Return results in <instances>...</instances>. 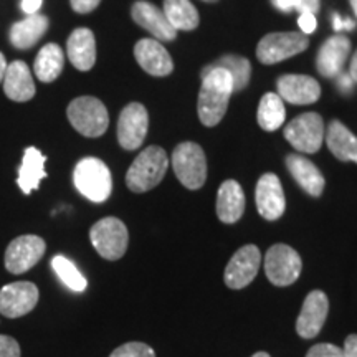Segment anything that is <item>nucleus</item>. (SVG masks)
I'll use <instances>...</instances> for the list:
<instances>
[{
    "label": "nucleus",
    "instance_id": "7ed1b4c3",
    "mask_svg": "<svg viewBox=\"0 0 357 357\" xmlns=\"http://www.w3.org/2000/svg\"><path fill=\"white\" fill-rule=\"evenodd\" d=\"M73 182L83 197L96 204L105 202L113 190V178L108 166L96 158L79 160L75 167Z\"/></svg>",
    "mask_w": 357,
    "mask_h": 357
},
{
    "label": "nucleus",
    "instance_id": "c85d7f7f",
    "mask_svg": "<svg viewBox=\"0 0 357 357\" xmlns=\"http://www.w3.org/2000/svg\"><path fill=\"white\" fill-rule=\"evenodd\" d=\"M287 111H284L283 100L275 93H266L261 98L258 106V124L268 132H273L283 126Z\"/></svg>",
    "mask_w": 357,
    "mask_h": 357
},
{
    "label": "nucleus",
    "instance_id": "e433bc0d",
    "mask_svg": "<svg viewBox=\"0 0 357 357\" xmlns=\"http://www.w3.org/2000/svg\"><path fill=\"white\" fill-rule=\"evenodd\" d=\"M344 357H357V334H351L344 341Z\"/></svg>",
    "mask_w": 357,
    "mask_h": 357
},
{
    "label": "nucleus",
    "instance_id": "f8f14e48",
    "mask_svg": "<svg viewBox=\"0 0 357 357\" xmlns=\"http://www.w3.org/2000/svg\"><path fill=\"white\" fill-rule=\"evenodd\" d=\"M149 116L141 102H131L121 111L118 121V141L123 149H137L146 139Z\"/></svg>",
    "mask_w": 357,
    "mask_h": 357
},
{
    "label": "nucleus",
    "instance_id": "c03bdc74",
    "mask_svg": "<svg viewBox=\"0 0 357 357\" xmlns=\"http://www.w3.org/2000/svg\"><path fill=\"white\" fill-rule=\"evenodd\" d=\"M6 70H7V61L6 56L0 53V82H3V77H6Z\"/></svg>",
    "mask_w": 357,
    "mask_h": 357
},
{
    "label": "nucleus",
    "instance_id": "4be33fe9",
    "mask_svg": "<svg viewBox=\"0 0 357 357\" xmlns=\"http://www.w3.org/2000/svg\"><path fill=\"white\" fill-rule=\"evenodd\" d=\"M288 171L291 172L294 181L301 185V189L307 192L311 197H319L324 190V177L323 174L310 159L303 155L291 154L287 158Z\"/></svg>",
    "mask_w": 357,
    "mask_h": 357
},
{
    "label": "nucleus",
    "instance_id": "dca6fc26",
    "mask_svg": "<svg viewBox=\"0 0 357 357\" xmlns=\"http://www.w3.org/2000/svg\"><path fill=\"white\" fill-rule=\"evenodd\" d=\"M134 56H136L141 68L153 77H167L174 68L171 55L158 40H139L134 47Z\"/></svg>",
    "mask_w": 357,
    "mask_h": 357
},
{
    "label": "nucleus",
    "instance_id": "cd10ccee",
    "mask_svg": "<svg viewBox=\"0 0 357 357\" xmlns=\"http://www.w3.org/2000/svg\"><path fill=\"white\" fill-rule=\"evenodd\" d=\"M164 13H166L169 24L176 30L197 29L199 12L190 0H164Z\"/></svg>",
    "mask_w": 357,
    "mask_h": 357
},
{
    "label": "nucleus",
    "instance_id": "9b49d317",
    "mask_svg": "<svg viewBox=\"0 0 357 357\" xmlns=\"http://www.w3.org/2000/svg\"><path fill=\"white\" fill-rule=\"evenodd\" d=\"M261 253L255 245H245L236 250L229 265L225 268V284L231 289H242L248 287L260 270Z\"/></svg>",
    "mask_w": 357,
    "mask_h": 357
},
{
    "label": "nucleus",
    "instance_id": "49530a36",
    "mask_svg": "<svg viewBox=\"0 0 357 357\" xmlns=\"http://www.w3.org/2000/svg\"><path fill=\"white\" fill-rule=\"evenodd\" d=\"M252 357H270V354H266V352H257V354H253Z\"/></svg>",
    "mask_w": 357,
    "mask_h": 357
},
{
    "label": "nucleus",
    "instance_id": "1a4fd4ad",
    "mask_svg": "<svg viewBox=\"0 0 357 357\" xmlns=\"http://www.w3.org/2000/svg\"><path fill=\"white\" fill-rule=\"evenodd\" d=\"M284 137L301 153H318L324 139L323 118L318 113L300 114L284 128Z\"/></svg>",
    "mask_w": 357,
    "mask_h": 357
},
{
    "label": "nucleus",
    "instance_id": "b1692460",
    "mask_svg": "<svg viewBox=\"0 0 357 357\" xmlns=\"http://www.w3.org/2000/svg\"><path fill=\"white\" fill-rule=\"evenodd\" d=\"M48 30V19L42 13L26 15L24 20L17 22L10 29V43L17 50H29L35 47L38 40Z\"/></svg>",
    "mask_w": 357,
    "mask_h": 357
},
{
    "label": "nucleus",
    "instance_id": "20e7f679",
    "mask_svg": "<svg viewBox=\"0 0 357 357\" xmlns=\"http://www.w3.org/2000/svg\"><path fill=\"white\" fill-rule=\"evenodd\" d=\"M66 114H68L71 126L86 137H100L108 129V109L98 98H77L70 102Z\"/></svg>",
    "mask_w": 357,
    "mask_h": 357
},
{
    "label": "nucleus",
    "instance_id": "58836bf2",
    "mask_svg": "<svg viewBox=\"0 0 357 357\" xmlns=\"http://www.w3.org/2000/svg\"><path fill=\"white\" fill-rule=\"evenodd\" d=\"M273 6L281 12H291L300 6V0H273Z\"/></svg>",
    "mask_w": 357,
    "mask_h": 357
},
{
    "label": "nucleus",
    "instance_id": "473e14b6",
    "mask_svg": "<svg viewBox=\"0 0 357 357\" xmlns=\"http://www.w3.org/2000/svg\"><path fill=\"white\" fill-rule=\"evenodd\" d=\"M306 357H344V351L342 347L329 344V342H321V344L312 346Z\"/></svg>",
    "mask_w": 357,
    "mask_h": 357
},
{
    "label": "nucleus",
    "instance_id": "72a5a7b5",
    "mask_svg": "<svg viewBox=\"0 0 357 357\" xmlns=\"http://www.w3.org/2000/svg\"><path fill=\"white\" fill-rule=\"evenodd\" d=\"M0 357H20V346L15 339L0 334Z\"/></svg>",
    "mask_w": 357,
    "mask_h": 357
},
{
    "label": "nucleus",
    "instance_id": "f3484780",
    "mask_svg": "<svg viewBox=\"0 0 357 357\" xmlns=\"http://www.w3.org/2000/svg\"><path fill=\"white\" fill-rule=\"evenodd\" d=\"M131 15L137 25H141L142 29L154 35L155 38L162 40V42H171L177 37V30L169 24L166 13L153 3L139 0L132 6Z\"/></svg>",
    "mask_w": 357,
    "mask_h": 357
},
{
    "label": "nucleus",
    "instance_id": "5701e85b",
    "mask_svg": "<svg viewBox=\"0 0 357 357\" xmlns=\"http://www.w3.org/2000/svg\"><path fill=\"white\" fill-rule=\"evenodd\" d=\"M245 212V194L236 181H225L217 194V215L223 223H235Z\"/></svg>",
    "mask_w": 357,
    "mask_h": 357
},
{
    "label": "nucleus",
    "instance_id": "0eeeda50",
    "mask_svg": "<svg viewBox=\"0 0 357 357\" xmlns=\"http://www.w3.org/2000/svg\"><path fill=\"white\" fill-rule=\"evenodd\" d=\"M303 270L301 257L288 245H273L266 252L265 273L276 287H289L300 278Z\"/></svg>",
    "mask_w": 357,
    "mask_h": 357
},
{
    "label": "nucleus",
    "instance_id": "412c9836",
    "mask_svg": "<svg viewBox=\"0 0 357 357\" xmlns=\"http://www.w3.org/2000/svg\"><path fill=\"white\" fill-rule=\"evenodd\" d=\"M66 53L71 65L79 71L93 68L96 61V40L89 29H77L70 35Z\"/></svg>",
    "mask_w": 357,
    "mask_h": 357
},
{
    "label": "nucleus",
    "instance_id": "a211bd4d",
    "mask_svg": "<svg viewBox=\"0 0 357 357\" xmlns=\"http://www.w3.org/2000/svg\"><path fill=\"white\" fill-rule=\"evenodd\" d=\"M351 53V42L344 35H336V37L328 38L319 48L318 58H316V66L318 71L326 78H336L341 75L342 66H344L347 56Z\"/></svg>",
    "mask_w": 357,
    "mask_h": 357
},
{
    "label": "nucleus",
    "instance_id": "bb28decb",
    "mask_svg": "<svg viewBox=\"0 0 357 357\" xmlns=\"http://www.w3.org/2000/svg\"><path fill=\"white\" fill-rule=\"evenodd\" d=\"M63 65H65L63 50H61L56 43H47L42 50L38 52L37 58H35L33 70L40 82L52 83L61 75V71H63Z\"/></svg>",
    "mask_w": 357,
    "mask_h": 357
},
{
    "label": "nucleus",
    "instance_id": "79ce46f5",
    "mask_svg": "<svg viewBox=\"0 0 357 357\" xmlns=\"http://www.w3.org/2000/svg\"><path fill=\"white\" fill-rule=\"evenodd\" d=\"M339 77V88H341L342 93H349L352 89V78L349 75H337Z\"/></svg>",
    "mask_w": 357,
    "mask_h": 357
},
{
    "label": "nucleus",
    "instance_id": "9d476101",
    "mask_svg": "<svg viewBox=\"0 0 357 357\" xmlns=\"http://www.w3.org/2000/svg\"><path fill=\"white\" fill-rule=\"evenodd\" d=\"M45 248L43 238L37 235H22L13 238L6 252V268L13 275L32 270L42 260Z\"/></svg>",
    "mask_w": 357,
    "mask_h": 357
},
{
    "label": "nucleus",
    "instance_id": "39448f33",
    "mask_svg": "<svg viewBox=\"0 0 357 357\" xmlns=\"http://www.w3.org/2000/svg\"><path fill=\"white\" fill-rule=\"evenodd\" d=\"M172 167L181 184L197 190L207 178V159L204 149L195 142H182L172 153Z\"/></svg>",
    "mask_w": 357,
    "mask_h": 357
},
{
    "label": "nucleus",
    "instance_id": "ea45409f",
    "mask_svg": "<svg viewBox=\"0 0 357 357\" xmlns=\"http://www.w3.org/2000/svg\"><path fill=\"white\" fill-rule=\"evenodd\" d=\"M296 10L316 13L319 10V0H300V6H298Z\"/></svg>",
    "mask_w": 357,
    "mask_h": 357
},
{
    "label": "nucleus",
    "instance_id": "6e6552de",
    "mask_svg": "<svg viewBox=\"0 0 357 357\" xmlns=\"http://www.w3.org/2000/svg\"><path fill=\"white\" fill-rule=\"evenodd\" d=\"M310 45L305 33L283 32L270 33L260 40L257 47V56L263 65H275L280 61L300 55Z\"/></svg>",
    "mask_w": 357,
    "mask_h": 357
},
{
    "label": "nucleus",
    "instance_id": "f257e3e1",
    "mask_svg": "<svg viewBox=\"0 0 357 357\" xmlns=\"http://www.w3.org/2000/svg\"><path fill=\"white\" fill-rule=\"evenodd\" d=\"M234 82L230 73L223 68L207 66L204 71L202 86L199 93V119L205 126H217L225 116L229 101L234 93Z\"/></svg>",
    "mask_w": 357,
    "mask_h": 357
},
{
    "label": "nucleus",
    "instance_id": "c756f323",
    "mask_svg": "<svg viewBox=\"0 0 357 357\" xmlns=\"http://www.w3.org/2000/svg\"><path fill=\"white\" fill-rule=\"evenodd\" d=\"M211 66L229 71L231 82H234L235 91H242V89L247 88V84L250 82V75H252V65H250L247 58L236 55H225Z\"/></svg>",
    "mask_w": 357,
    "mask_h": 357
},
{
    "label": "nucleus",
    "instance_id": "a18cd8bd",
    "mask_svg": "<svg viewBox=\"0 0 357 357\" xmlns=\"http://www.w3.org/2000/svg\"><path fill=\"white\" fill-rule=\"evenodd\" d=\"M349 2H351V7H352V10H354L356 17H357V0H349Z\"/></svg>",
    "mask_w": 357,
    "mask_h": 357
},
{
    "label": "nucleus",
    "instance_id": "6ab92c4d",
    "mask_svg": "<svg viewBox=\"0 0 357 357\" xmlns=\"http://www.w3.org/2000/svg\"><path fill=\"white\" fill-rule=\"evenodd\" d=\"M278 91L281 100L291 105H311L321 96L319 83L306 75H284L278 79Z\"/></svg>",
    "mask_w": 357,
    "mask_h": 357
},
{
    "label": "nucleus",
    "instance_id": "4c0bfd02",
    "mask_svg": "<svg viewBox=\"0 0 357 357\" xmlns=\"http://www.w3.org/2000/svg\"><path fill=\"white\" fill-rule=\"evenodd\" d=\"M43 0H22L20 7L26 15H32V13H37L38 8L42 7Z\"/></svg>",
    "mask_w": 357,
    "mask_h": 357
},
{
    "label": "nucleus",
    "instance_id": "ddd939ff",
    "mask_svg": "<svg viewBox=\"0 0 357 357\" xmlns=\"http://www.w3.org/2000/svg\"><path fill=\"white\" fill-rule=\"evenodd\" d=\"M38 303V288L30 281H15L0 289V314L22 318Z\"/></svg>",
    "mask_w": 357,
    "mask_h": 357
},
{
    "label": "nucleus",
    "instance_id": "2f4dec72",
    "mask_svg": "<svg viewBox=\"0 0 357 357\" xmlns=\"http://www.w3.org/2000/svg\"><path fill=\"white\" fill-rule=\"evenodd\" d=\"M109 357H155V352L144 342H126L114 349Z\"/></svg>",
    "mask_w": 357,
    "mask_h": 357
},
{
    "label": "nucleus",
    "instance_id": "de8ad7c7",
    "mask_svg": "<svg viewBox=\"0 0 357 357\" xmlns=\"http://www.w3.org/2000/svg\"><path fill=\"white\" fill-rule=\"evenodd\" d=\"M204 2H217V0H204Z\"/></svg>",
    "mask_w": 357,
    "mask_h": 357
},
{
    "label": "nucleus",
    "instance_id": "4468645a",
    "mask_svg": "<svg viewBox=\"0 0 357 357\" xmlns=\"http://www.w3.org/2000/svg\"><path fill=\"white\" fill-rule=\"evenodd\" d=\"M329 311L328 296L319 289H314L306 296L303 303L300 318L296 321V331L301 337L311 339L319 334L326 323Z\"/></svg>",
    "mask_w": 357,
    "mask_h": 357
},
{
    "label": "nucleus",
    "instance_id": "2eb2a0df",
    "mask_svg": "<svg viewBox=\"0 0 357 357\" xmlns=\"http://www.w3.org/2000/svg\"><path fill=\"white\" fill-rule=\"evenodd\" d=\"M255 199L258 212L266 220H278L284 213V207H287L284 192L278 176H275V174H265L260 177L257 184Z\"/></svg>",
    "mask_w": 357,
    "mask_h": 357
},
{
    "label": "nucleus",
    "instance_id": "a878e982",
    "mask_svg": "<svg viewBox=\"0 0 357 357\" xmlns=\"http://www.w3.org/2000/svg\"><path fill=\"white\" fill-rule=\"evenodd\" d=\"M329 151L339 160H351L357 164V137L341 121H333L326 132Z\"/></svg>",
    "mask_w": 357,
    "mask_h": 357
},
{
    "label": "nucleus",
    "instance_id": "aec40b11",
    "mask_svg": "<svg viewBox=\"0 0 357 357\" xmlns=\"http://www.w3.org/2000/svg\"><path fill=\"white\" fill-rule=\"evenodd\" d=\"M3 91L12 101L25 102L35 96V83L29 66L24 61L17 60L7 65L3 77Z\"/></svg>",
    "mask_w": 357,
    "mask_h": 357
},
{
    "label": "nucleus",
    "instance_id": "393cba45",
    "mask_svg": "<svg viewBox=\"0 0 357 357\" xmlns=\"http://www.w3.org/2000/svg\"><path fill=\"white\" fill-rule=\"evenodd\" d=\"M45 162L47 158L40 153L37 147H26L22 159V166L19 169V177H17V184L25 195L32 194L40 187V182L47 177L45 171Z\"/></svg>",
    "mask_w": 357,
    "mask_h": 357
},
{
    "label": "nucleus",
    "instance_id": "f03ea898",
    "mask_svg": "<svg viewBox=\"0 0 357 357\" xmlns=\"http://www.w3.org/2000/svg\"><path fill=\"white\" fill-rule=\"evenodd\" d=\"M167 167L169 158L162 147H146L129 167L126 174V185L129 190L136 192V194L154 189L166 176Z\"/></svg>",
    "mask_w": 357,
    "mask_h": 357
},
{
    "label": "nucleus",
    "instance_id": "f704fd0d",
    "mask_svg": "<svg viewBox=\"0 0 357 357\" xmlns=\"http://www.w3.org/2000/svg\"><path fill=\"white\" fill-rule=\"evenodd\" d=\"M298 24H300V29L301 32L305 35H310L316 30V17L314 13H310V12H303L300 15V19H298Z\"/></svg>",
    "mask_w": 357,
    "mask_h": 357
},
{
    "label": "nucleus",
    "instance_id": "a19ab883",
    "mask_svg": "<svg viewBox=\"0 0 357 357\" xmlns=\"http://www.w3.org/2000/svg\"><path fill=\"white\" fill-rule=\"evenodd\" d=\"M333 24H334V30H337V32H341V30L354 29V22H352L351 19H341L339 15H334Z\"/></svg>",
    "mask_w": 357,
    "mask_h": 357
},
{
    "label": "nucleus",
    "instance_id": "c9c22d12",
    "mask_svg": "<svg viewBox=\"0 0 357 357\" xmlns=\"http://www.w3.org/2000/svg\"><path fill=\"white\" fill-rule=\"evenodd\" d=\"M100 2L101 0H70L71 8L78 13L93 12L98 6H100Z\"/></svg>",
    "mask_w": 357,
    "mask_h": 357
},
{
    "label": "nucleus",
    "instance_id": "7c9ffc66",
    "mask_svg": "<svg viewBox=\"0 0 357 357\" xmlns=\"http://www.w3.org/2000/svg\"><path fill=\"white\" fill-rule=\"evenodd\" d=\"M52 268L53 271L58 275V278L61 280V283L65 287H68L71 291L75 293H82L86 289L88 281L84 278L82 271L75 266V263L68 260V258L63 255H56L52 260Z\"/></svg>",
    "mask_w": 357,
    "mask_h": 357
},
{
    "label": "nucleus",
    "instance_id": "37998d69",
    "mask_svg": "<svg viewBox=\"0 0 357 357\" xmlns=\"http://www.w3.org/2000/svg\"><path fill=\"white\" fill-rule=\"evenodd\" d=\"M349 77L352 78V82L357 83V52L354 53L351 60V66H349Z\"/></svg>",
    "mask_w": 357,
    "mask_h": 357
},
{
    "label": "nucleus",
    "instance_id": "423d86ee",
    "mask_svg": "<svg viewBox=\"0 0 357 357\" xmlns=\"http://www.w3.org/2000/svg\"><path fill=\"white\" fill-rule=\"evenodd\" d=\"M89 240L102 258L114 261L126 253L129 234L126 225L119 218L106 217L91 227Z\"/></svg>",
    "mask_w": 357,
    "mask_h": 357
}]
</instances>
